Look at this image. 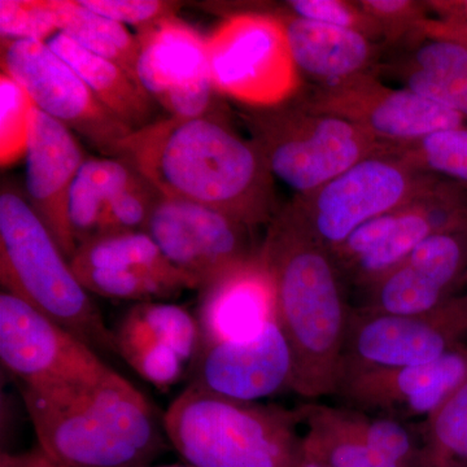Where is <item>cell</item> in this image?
I'll return each mask as SVG.
<instances>
[{"instance_id": "cell-33", "label": "cell", "mask_w": 467, "mask_h": 467, "mask_svg": "<svg viewBox=\"0 0 467 467\" xmlns=\"http://www.w3.org/2000/svg\"><path fill=\"white\" fill-rule=\"evenodd\" d=\"M161 193L142 175L130 186L117 193L101 214L98 235L106 234L146 232L147 223Z\"/></svg>"}, {"instance_id": "cell-35", "label": "cell", "mask_w": 467, "mask_h": 467, "mask_svg": "<svg viewBox=\"0 0 467 467\" xmlns=\"http://www.w3.org/2000/svg\"><path fill=\"white\" fill-rule=\"evenodd\" d=\"M285 11L294 16L344 27L359 34L378 43H383L382 33L358 2L347 0H288ZM384 45V43H383Z\"/></svg>"}, {"instance_id": "cell-11", "label": "cell", "mask_w": 467, "mask_h": 467, "mask_svg": "<svg viewBox=\"0 0 467 467\" xmlns=\"http://www.w3.org/2000/svg\"><path fill=\"white\" fill-rule=\"evenodd\" d=\"M294 99L310 112L352 122L389 149L462 128L466 122L460 113L416 92L384 85L377 75L359 76L337 85L301 86Z\"/></svg>"}, {"instance_id": "cell-21", "label": "cell", "mask_w": 467, "mask_h": 467, "mask_svg": "<svg viewBox=\"0 0 467 467\" xmlns=\"http://www.w3.org/2000/svg\"><path fill=\"white\" fill-rule=\"evenodd\" d=\"M284 24L285 38L301 81L330 86L356 77L377 75L386 46L353 32L288 14H275Z\"/></svg>"}, {"instance_id": "cell-5", "label": "cell", "mask_w": 467, "mask_h": 467, "mask_svg": "<svg viewBox=\"0 0 467 467\" xmlns=\"http://www.w3.org/2000/svg\"><path fill=\"white\" fill-rule=\"evenodd\" d=\"M0 281L5 292L57 322L97 353H116L113 333L32 205L0 193Z\"/></svg>"}, {"instance_id": "cell-1", "label": "cell", "mask_w": 467, "mask_h": 467, "mask_svg": "<svg viewBox=\"0 0 467 467\" xmlns=\"http://www.w3.org/2000/svg\"><path fill=\"white\" fill-rule=\"evenodd\" d=\"M113 158L165 198L216 209L251 229L278 213L275 181L259 147L217 115L153 121L121 140Z\"/></svg>"}, {"instance_id": "cell-4", "label": "cell", "mask_w": 467, "mask_h": 467, "mask_svg": "<svg viewBox=\"0 0 467 467\" xmlns=\"http://www.w3.org/2000/svg\"><path fill=\"white\" fill-rule=\"evenodd\" d=\"M165 434L193 467H299V409L223 398L187 386L162 414Z\"/></svg>"}, {"instance_id": "cell-6", "label": "cell", "mask_w": 467, "mask_h": 467, "mask_svg": "<svg viewBox=\"0 0 467 467\" xmlns=\"http://www.w3.org/2000/svg\"><path fill=\"white\" fill-rule=\"evenodd\" d=\"M270 174L295 192L308 195L353 165L389 152L367 131L339 117L310 112L294 97L239 112Z\"/></svg>"}, {"instance_id": "cell-30", "label": "cell", "mask_w": 467, "mask_h": 467, "mask_svg": "<svg viewBox=\"0 0 467 467\" xmlns=\"http://www.w3.org/2000/svg\"><path fill=\"white\" fill-rule=\"evenodd\" d=\"M389 152L417 171L467 187L466 126L427 135Z\"/></svg>"}, {"instance_id": "cell-32", "label": "cell", "mask_w": 467, "mask_h": 467, "mask_svg": "<svg viewBox=\"0 0 467 467\" xmlns=\"http://www.w3.org/2000/svg\"><path fill=\"white\" fill-rule=\"evenodd\" d=\"M34 104L8 76H0V161L8 167L26 156Z\"/></svg>"}, {"instance_id": "cell-14", "label": "cell", "mask_w": 467, "mask_h": 467, "mask_svg": "<svg viewBox=\"0 0 467 467\" xmlns=\"http://www.w3.org/2000/svg\"><path fill=\"white\" fill-rule=\"evenodd\" d=\"M0 358L21 387L97 382L115 371L88 344L5 291L0 294Z\"/></svg>"}, {"instance_id": "cell-13", "label": "cell", "mask_w": 467, "mask_h": 467, "mask_svg": "<svg viewBox=\"0 0 467 467\" xmlns=\"http://www.w3.org/2000/svg\"><path fill=\"white\" fill-rule=\"evenodd\" d=\"M462 347H467V291L416 315H376L353 308L343 377L365 368L426 364Z\"/></svg>"}, {"instance_id": "cell-26", "label": "cell", "mask_w": 467, "mask_h": 467, "mask_svg": "<svg viewBox=\"0 0 467 467\" xmlns=\"http://www.w3.org/2000/svg\"><path fill=\"white\" fill-rule=\"evenodd\" d=\"M57 18V30L77 45L113 61L137 79L140 42L125 26L92 12L79 0H48Z\"/></svg>"}, {"instance_id": "cell-10", "label": "cell", "mask_w": 467, "mask_h": 467, "mask_svg": "<svg viewBox=\"0 0 467 467\" xmlns=\"http://www.w3.org/2000/svg\"><path fill=\"white\" fill-rule=\"evenodd\" d=\"M3 75L8 76L46 115L81 135L104 156L133 133L92 94L75 69L46 42H0Z\"/></svg>"}, {"instance_id": "cell-19", "label": "cell", "mask_w": 467, "mask_h": 467, "mask_svg": "<svg viewBox=\"0 0 467 467\" xmlns=\"http://www.w3.org/2000/svg\"><path fill=\"white\" fill-rule=\"evenodd\" d=\"M26 201L67 260L77 243L67 220V195L85 158L75 133L33 106L26 150Z\"/></svg>"}, {"instance_id": "cell-9", "label": "cell", "mask_w": 467, "mask_h": 467, "mask_svg": "<svg viewBox=\"0 0 467 467\" xmlns=\"http://www.w3.org/2000/svg\"><path fill=\"white\" fill-rule=\"evenodd\" d=\"M467 232V190L442 180L432 192L373 218L331 251L346 285L362 292L435 234Z\"/></svg>"}, {"instance_id": "cell-39", "label": "cell", "mask_w": 467, "mask_h": 467, "mask_svg": "<svg viewBox=\"0 0 467 467\" xmlns=\"http://www.w3.org/2000/svg\"><path fill=\"white\" fill-rule=\"evenodd\" d=\"M426 5L435 17L467 24V0H432Z\"/></svg>"}, {"instance_id": "cell-25", "label": "cell", "mask_w": 467, "mask_h": 467, "mask_svg": "<svg viewBox=\"0 0 467 467\" xmlns=\"http://www.w3.org/2000/svg\"><path fill=\"white\" fill-rule=\"evenodd\" d=\"M138 177L140 173L125 160L85 159L67 195V220L77 245L97 235L104 209Z\"/></svg>"}, {"instance_id": "cell-8", "label": "cell", "mask_w": 467, "mask_h": 467, "mask_svg": "<svg viewBox=\"0 0 467 467\" xmlns=\"http://www.w3.org/2000/svg\"><path fill=\"white\" fill-rule=\"evenodd\" d=\"M205 39L214 90L243 107L284 103L303 86L276 15H234Z\"/></svg>"}, {"instance_id": "cell-15", "label": "cell", "mask_w": 467, "mask_h": 467, "mask_svg": "<svg viewBox=\"0 0 467 467\" xmlns=\"http://www.w3.org/2000/svg\"><path fill=\"white\" fill-rule=\"evenodd\" d=\"M138 84L169 115H217L207 39L177 16L138 32Z\"/></svg>"}, {"instance_id": "cell-2", "label": "cell", "mask_w": 467, "mask_h": 467, "mask_svg": "<svg viewBox=\"0 0 467 467\" xmlns=\"http://www.w3.org/2000/svg\"><path fill=\"white\" fill-rule=\"evenodd\" d=\"M275 296V319L294 358L292 391L309 400L342 382L353 308L333 254L278 211L260 245Z\"/></svg>"}, {"instance_id": "cell-38", "label": "cell", "mask_w": 467, "mask_h": 467, "mask_svg": "<svg viewBox=\"0 0 467 467\" xmlns=\"http://www.w3.org/2000/svg\"><path fill=\"white\" fill-rule=\"evenodd\" d=\"M420 33L427 36H441V38L451 39L467 47V24L456 23V21L441 20L438 17L427 18L420 27Z\"/></svg>"}, {"instance_id": "cell-41", "label": "cell", "mask_w": 467, "mask_h": 467, "mask_svg": "<svg viewBox=\"0 0 467 467\" xmlns=\"http://www.w3.org/2000/svg\"><path fill=\"white\" fill-rule=\"evenodd\" d=\"M32 467H66L60 463L55 462L47 454L43 451L41 447L34 448V460Z\"/></svg>"}, {"instance_id": "cell-17", "label": "cell", "mask_w": 467, "mask_h": 467, "mask_svg": "<svg viewBox=\"0 0 467 467\" xmlns=\"http://www.w3.org/2000/svg\"><path fill=\"white\" fill-rule=\"evenodd\" d=\"M467 285V232L435 234L364 291L359 312L416 315L438 308Z\"/></svg>"}, {"instance_id": "cell-40", "label": "cell", "mask_w": 467, "mask_h": 467, "mask_svg": "<svg viewBox=\"0 0 467 467\" xmlns=\"http://www.w3.org/2000/svg\"><path fill=\"white\" fill-rule=\"evenodd\" d=\"M33 460L34 450L20 454L3 451L0 456V467H32Z\"/></svg>"}, {"instance_id": "cell-3", "label": "cell", "mask_w": 467, "mask_h": 467, "mask_svg": "<svg viewBox=\"0 0 467 467\" xmlns=\"http://www.w3.org/2000/svg\"><path fill=\"white\" fill-rule=\"evenodd\" d=\"M38 447L66 467L149 466L167 450L162 416L113 371L97 382L21 387Z\"/></svg>"}, {"instance_id": "cell-37", "label": "cell", "mask_w": 467, "mask_h": 467, "mask_svg": "<svg viewBox=\"0 0 467 467\" xmlns=\"http://www.w3.org/2000/svg\"><path fill=\"white\" fill-rule=\"evenodd\" d=\"M82 5L92 12L115 20L117 23L129 24L146 29L150 26L174 17L178 5L171 2L160 0H79Z\"/></svg>"}, {"instance_id": "cell-12", "label": "cell", "mask_w": 467, "mask_h": 467, "mask_svg": "<svg viewBox=\"0 0 467 467\" xmlns=\"http://www.w3.org/2000/svg\"><path fill=\"white\" fill-rule=\"evenodd\" d=\"M190 290L201 291L259 256L254 229L216 209L161 195L146 226Z\"/></svg>"}, {"instance_id": "cell-24", "label": "cell", "mask_w": 467, "mask_h": 467, "mask_svg": "<svg viewBox=\"0 0 467 467\" xmlns=\"http://www.w3.org/2000/svg\"><path fill=\"white\" fill-rule=\"evenodd\" d=\"M304 453L327 467H396L353 429L340 405H300Z\"/></svg>"}, {"instance_id": "cell-43", "label": "cell", "mask_w": 467, "mask_h": 467, "mask_svg": "<svg viewBox=\"0 0 467 467\" xmlns=\"http://www.w3.org/2000/svg\"><path fill=\"white\" fill-rule=\"evenodd\" d=\"M140 467H150V466H140ZM159 467H193L192 465H168V466H159Z\"/></svg>"}, {"instance_id": "cell-7", "label": "cell", "mask_w": 467, "mask_h": 467, "mask_svg": "<svg viewBox=\"0 0 467 467\" xmlns=\"http://www.w3.org/2000/svg\"><path fill=\"white\" fill-rule=\"evenodd\" d=\"M441 181L389 150L362 160L308 195L295 196L282 212L331 252L359 226L416 202Z\"/></svg>"}, {"instance_id": "cell-20", "label": "cell", "mask_w": 467, "mask_h": 467, "mask_svg": "<svg viewBox=\"0 0 467 467\" xmlns=\"http://www.w3.org/2000/svg\"><path fill=\"white\" fill-rule=\"evenodd\" d=\"M199 292L196 318L201 326L202 350L218 343L247 339L275 319V287L260 254Z\"/></svg>"}, {"instance_id": "cell-31", "label": "cell", "mask_w": 467, "mask_h": 467, "mask_svg": "<svg viewBox=\"0 0 467 467\" xmlns=\"http://www.w3.org/2000/svg\"><path fill=\"white\" fill-rule=\"evenodd\" d=\"M343 408L350 425L377 453L396 467H420L422 434L420 422H405Z\"/></svg>"}, {"instance_id": "cell-34", "label": "cell", "mask_w": 467, "mask_h": 467, "mask_svg": "<svg viewBox=\"0 0 467 467\" xmlns=\"http://www.w3.org/2000/svg\"><path fill=\"white\" fill-rule=\"evenodd\" d=\"M57 32L48 0L0 2V39L47 42Z\"/></svg>"}, {"instance_id": "cell-18", "label": "cell", "mask_w": 467, "mask_h": 467, "mask_svg": "<svg viewBox=\"0 0 467 467\" xmlns=\"http://www.w3.org/2000/svg\"><path fill=\"white\" fill-rule=\"evenodd\" d=\"M190 386L223 398L259 402L294 380L291 347L276 319L247 339L214 344L202 350Z\"/></svg>"}, {"instance_id": "cell-22", "label": "cell", "mask_w": 467, "mask_h": 467, "mask_svg": "<svg viewBox=\"0 0 467 467\" xmlns=\"http://www.w3.org/2000/svg\"><path fill=\"white\" fill-rule=\"evenodd\" d=\"M460 113L467 119V47L451 39L420 33L386 47L377 76Z\"/></svg>"}, {"instance_id": "cell-23", "label": "cell", "mask_w": 467, "mask_h": 467, "mask_svg": "<svg viewBox=\"0 0 467 467\" xmlns=\"http://www.w3.org/2000/svg\"><path fill=\"white\" fill-rule=\"evenodd\" d=\"M46 43L75 69L98 100L128 128L135 131L152 124L155 101L121 67L92 54L60 32Z\"/></svg>"}, {"instance_id": "cell-36", "label": "cell", "mask_w": 467, "mask_h": 467, "mask_svg": "<svg viewBox=\"0 0 467 467\" xmlns=\"http://www.w3.org/2000/svg\"><path fill=\"white\" fill-rule=\"evenodd\" d=\"M362 9L376 21L386 47L400 45L420 34L431 12L426 2L416 0H358Z\"/></svg>"}, {"instance_id": "cell-44", "label": "cell", "mask_w": 467, "mask_h": 467, "mask_svg": "<svg viewBox=\"0 0 467 467\" xmlns=\"http://www.w3.org/2000/svg\"><path fill=\"white\" fill-rule=\"evenodd\" d=\"M466 190H467V187H466Z\"/></svg>"}, {"instance_id": "cell-27", "label": "cell", "mask_w": 467, "mask_h": 467, "mask_svg": "<svg viewBox=\"0 0 467 467\" xmlns=\"http://www.w3.org/2000/svg\"><path fill=\"white\" fill-rule=\"evenodd\" d=\"M112 333L117 355L156 389H171L190 368L173 344L150 330L129 310Z\"/></svg>"}, {"instance_id": "cell-28", "label": "cell", "mask_w": 467, "mask_h": 467, "mask_svg": "<svg viewBox=\"0 0 467 467\" xmlns=\"http://www.w3.org/2000/svg\"><path fill=\"white\" fill-rule=\"evenodd\" d=\"M69 264L72 267L177 272L146 232L94 236L78 245Z\"/></svg>"}, {"instance_id": "cell-29", "label": "cell", "mask_w": 467, "mask_h": 467, "mask_svg": "<svg viewBox=\"0 0 467 467\" xmlns=\"http://www.w3.org/2000/svg\"><path fill=\"white\" fill-rule=\"evenodd\" d=\"M420 426V467H467V382Z\"/></svg>"}, {"instance_id": "cell-16", "label": "cell", "mask_w": 467, "mask_h": 467, "mask_svg": "<svg viewBox=\"0 0 467 467\" xmlns=\"http://www.w3.org/2000/svg\"><path fill=\"white\" fill-rule=\"evenodd\" d=\"M467 382V347L426 362L347 373L335 392L342 407L422 422Z\"/></svg>"}, {"instance_id": "cell-42", "label": "cell", "mask_w": 467, "mask_h": 467, "mask_svg": "<svg viewBox=\"0 0 467 467\" xmlns=\"http://www.w3.org/2000/svg\"><path fill=\"white\" fill-rule=\"evenodd\" d=\"M299 467H327L324 465V463L319 462V461L312 459V457L306 456L304 453V459L301 461Z\"/></svg>"}]
</instances>
